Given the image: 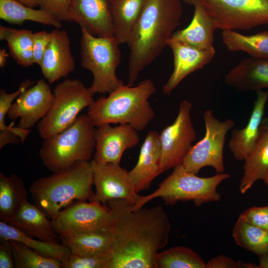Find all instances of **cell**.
I'll use <instances>...</instances> for the list:
<instances>
[{
	"label": "cell",
	"mask_w": 268,
	"mask_h": 268,
	"mask_svg": "<svg viewBox=\"0 0 268 268\" xmlns=\"http://www.w3.org/2000/svg\"><path fill=\"white\" fill-rule=\"evenodd\" d=\"M0 18L10 23L22 25L25 21H31L56 28H62L61 21L47 11L35 9L15 0H0Z\"/></svg>",
	"instance_id": "f1b7e54d"
},
{
	"label": "cell",
	"mask_w": 268,
	"mask_h": 268,
	"mask_svg": "<svg viewBox=\"0 0 268 268\" xmlns=\"http://www.w3.org/2000/svg\"><path fill=\"white\" fill-rule=\"evenodd\" d=\"M51 32L41 31L33 33V57L34 63L40 66L51 40Z\"/></svg>",
	"instance_id": "f35d334b"
},
{
	"label": "cell",
	"mask_w": 268,
	"mask_h": 268,
	"mask_svg": "<svg viewBox=\"0 0 268 268\" xmlns=\"http://www.w3.org/2000/svg\"><path fill=\"white\" fill-rule=\"evenodd\" d=\"M205 268H257V265L251 262L236 261L227 256L220 255L206 263Z\"/></svg>",
	"instance_id": "ab89813d"
},
{
	"label": "cell",
	"mask_w": 268,
	"mask_h": 268,
	"mask_svg": "<svg viewBox=\"0 0 268 268\" xmlns=\"http://www.w3.org/2000/svg\"><path fill=\"white\" fill-rule=\"evenodd\" d=\"M139 141L138 132L129 124L101 125L96 129L93 159L98 163L120 164L124 151L134 147Z\"/></svg>",
	"instance_id": "9a60e30c"
},
{
	"label": "cell",
	"mask_w": 268,
	"mask_h": 268,
	"mask_svg": "<svg viewBox=\"0 0 268 268\" xmlns=\"http://www.w3.org/2000/svg\"><path fill=\"white\" fill-rule=\"evenodd\" d=\"M156 91L149 79L134 86L121 85L107 97L94 100L87 114L98 127L104 124H129L138 132L143 131L154 119L155 112L148 99Z\"/></svg>",
	"instance_id": "3957f363"
},
{
	"label": "cell",
	"mask_w": 268,
	"mask_h": 268,
	"mask_svg": "<svg viewBox=\"0 0 268 268\" xmlns=\"http://www.w3.org/2000/svg\"><path fill=\"white\" fill-rule=\"evenodd\" d=\"M145 0H110L114 37L120 45L127 43Z\"/></svg>",
	"instance_id": "4316f807"
},
{
	"label": "cell",
	"mask_w": 268,
	"mask_h": 268,
	"mask_svg": "<svg viewBox=\"0 0 268 268\" xmlns=\"http://www.w3.org/2000/svg\"><path fill=\"white\" fill-rule=\"evenodd\" d=\"M10 241L0 238V268H15Z\"/></svg>",
	"instance_id": "60d3db41"
},
{
	"label": "cell",
	"mask_w": 268,
	"mask_h": 268,
	"mask_svg": "<svg viewBox=\"0 0 268 268\" xmlns=\"http://www.w3.org/2000/svg\"><path fill=\"white\" fill-rule=\"evenodd\" d=\"M54 100L49 85L43 79L24 90L13 102L7 116L9 119L19 118L17 127L28 130L49 112Z\"/></svg>",
	"instance_id": "5bb4252c"
},
{
	"label": "cell",
	"mask_w": 268,
	"mask_h": 268,
	"mask_svg": "<svg viewBox=\"0 0 268 268\" xmlns=\"http://www.w3.org/2000/svg\"><path fill=\"white\" fill-rule=\"evenodd\" d=\"M222 43L231 52H243L251 57L268 58V29L245 35L232 30L221 32Z\"/></svg>",
	"instance_id": "f546056e"
},
{
	"label": "cell",
	"mask_w": 268,
	"mask_h": 268,
	"mask_svg": "<svg viewBox=\"0 0 268 268\" xmlns=\"http://www.w3.org/2000/svg\"><path fill=\"white\" fill-rule=\"evenodd\" d=\"M232 236L240 247L259 257L268 254V231L237 219Z\"/></svg>",
	"instance_id": "1f68e13d"
},
{
	"label": "cell",
	"mask_w": 268,
	"mask_h": 268,
	"mask_svg": "<svg viewBox=\"0 0 268 268\" xmlns=\"http://www.w3.org/2000/svg\"><path fill=\"white\" fill-rule=\"evenodd\" d=\"M263 180L265 183L266 184V185L268 187V170L264 177Z\"/></svg>",
	"instance_id": "bcb514c9"
},
{
	"label": "cell",
	"mask_w": 268,
	"mask_h": 268,
	"mask_svg": "<svg viewBox=\"0 0 268 268\" xmlns=\"http://www.w3.org/2000/svg\"><path fill=\"white\" fill-rule=\"evenodd\" d=\"M10 241L15 268H62L61 261L44 257L20 242Z\"/></svg>",
	"instance_id": "e575fe53"
},
{
	"label": "cell",
	"mask_w": 268,
	"mask_h": 268,
	"mask_svg": "<svg viewBox=\"0 0 268 268\" xmlns=\"http://www.w3.org/2000/svg\"><path fill=\"white\" fill-rule=\"evenodd\" d=\"M80 27L81 65L93 75L89 90L93 96L110 94L124 84L116 72L121 62L120 44L114 37L95 36Z\"/></svg>",
	"instance_id": "52a82bcc"
},
{
	"label": "cell",
	"mask_w": 268,
	"mask_h": 268,
	"mask_svg": "<svg viewBox=\"0 0 268 268\" xmlns=\"http://www.w3.org/2000/svg\"><path fill=\"white\" fill-rule=\"evenodd\" d=\"M16 1L29 7H35L38 5L37 0H15Z\"/></svg>",
	"instance_id": "ee69618b"
},
{
	"label": "cell",
	"mask_w": 268,
	"mask_h": 268,
	"mask_svg": "<svg viewBox=\"0 0 268 268\" xmlns=\"http://www.w3.org/2000/svg\"><path fill=\"white\" fill-rule=\"evenodd\" d=\"M54 100L46 116L37 125L43 139L57 134L72 125L80 111L94 100L88 88L77 79H65L53 91Z\"/></svg>",
	"instance_id": "ba28073f"
},
{
	"label": "cell",
	"mask_w": 268,
	"mask_h": 268,
	"mask_svg": "<svg viewBox=\"0 0 268 268\" xmlns=\"http://www.w3.org/2000/svg\"><path fill=\"white\" fill-rule=\"evenodd\" d=\"M225 82L240 91L268 88V58L244 59L227 73Z\"/></svg>",
	"instance_id": "44dd1931"
},
{
	"label": "cell",
	"mask_w": 268,
	"mask_h": 268,
	"mask_svg": "<svg viewBox=\"0 0 268 268\" xmlns=\"http://www.w3.org/2000/svg\"><path fill=\"white\" fill-rule=\"evenodd\" d=\"M256 92L257 98L246 126L241 129L233 130L228 142L230 151L238 160H245L259 135L268 91Z\"/></svg>",
	"instance_id": "ffe728a7"
},
{
	"label": "cell",
	"mask_w": 268,
	"mask_h": 268,
	"mask_svg": "<svg viewBox=\"0 0 268 268\" xmlns=\"http://www.w3.org/2000/svg\"><path fill=\"white\" fill-rule=\"evenodd\" d=\"M216 29L246 30L268 24V0H199Z\"/></svg>",
	"instance_id": "30bf717a"
},
{
	"label": "cell",
	"mask_w": 268,
	"mask_h": 268,
	"mask_svg": "<svg viewBox=\"0 0 268 268\" xmlns=\"http://www.w3.org/2000/svg\"><path fill=\"white\" fill-rule=\"evenodd\" d=\"M33 33L28 29H17L0 25V39L7 42L10 55L23 67L32 66Z\"/></svg>",
	"instance_id": "4dcf8cb0"
},
{
	"label": "cell",
	"mask_w": 268,
	"mask_h": 268,
	"mask_svg": "<svg viewBox=\"0 0 268 268\" xmlns=\"http://www.w3.org/2000/svg\"><path fill=\"white\" fill-rule=\"evenodd\" d=\"M184 2L193 5L194 0H183Z\"/></svg>",
	"instance_id": "7dc6e473"
},
{
	"label": "cell",
	"mask_w": 268,
	"mask_h": 268,
	"mask_svg": "<svg viewBox=\"0 0 268 268\" xmlns=\"http://www.w3.org/2000/svg\"><path fill=\"white\" fill-rule=\"evenodd\" d=\"M69 11L73 21L91 34L114 37L108 0H73Z\"/></svg>",
	"instance_id": "ac0fdd59"
},
{
	"label": "cell",
	"mask_w": 268,
	"mask_h": 268,
	"mask_svg": "<svg viewBox=\"0 0 268 268\" xmlns=\"http://www.w3.org/2000/svg\"><path fill=\"white\" fill-rule=\"evenodd\" d=\"M259 258L260 262L257 268H268V254Z\"/></svg>",
	"instance_id": "7bdbcfd3"
},
{
	"label": "cell",
	"mask_w": 268,
	"mask_h": 268,
	"mask_svg": "<svg viewBox=\"0 0 268 268\" xmlns=\"http://www.w3.org/2000/svg\"><path fill=\"white\" fill-rule=\"evenodd\" d=\"M51 220L55 232L62 238L89 231L112 230L114 214L107 204L76 201L60 210Z\"/></svg>",
	"instance_id": "8fae6325"
},
{
	"label": "cell",
	"mask_w": 268,
	"mask_h": 268,
	"mask_svg": "<svg viewBox=\"0 0 268 268\" xmlns=\"http://www.w3.org/2000/svg\"><path fill=\"white\" fill-rule=\"evenodd\" d=\"M238 219L268 231V205L249 208L240 214Z\"/></svg>",
	"instance_id": "74e56055"
},
{
	"label": "cell",
	"mask_w": 268,
	"mask_h": 268,
	"mask_svg": "<svg viewBox=\"0 0 268 268\" xmlns=\"http://www.w3.org/2000/svg\"><path fill=\"white\" fill-rule=\"evenodd\" d=\"M230 178V174L224 173H216L209 177H199L186 171L181 163L174 168L154 192L140 196L133 207L140 208L156 198H161L167 205H173L179 201H192L198 207L205 203L218 201L221 195L217 192V188Z\"/></svg>",
	"instance_id": "8992f818"
},
{
	"label": "cell",
	"mask_w": 268,
	"mask_h": 268,
	"mask_svg": "<svg viewBox=\"0 0 268 268\" xmlns=\"http://www.w3.org/2000/svg\"><path fill=\"white\" fill-rule=\"evenodd\" d=\"M90 161H79L63 170L41 177L30 186L34 204L52 219L62 209L76 201H91L94 196Z\"/></svg>",
	"instance_id": "277c9868"
},
{
	"label": "cell",
	"mask_w": 268,
	"mask_h": 268,
	"mask_svg": "<svg viewBox=\"0 0 268 268\" xmlns=\"http://www.w3.org/2000/svg\"><path fill=\"white\" fill-rule=\"evenodd\" d=\"M106 204L114 214L113 245L107 268H155L156 255L167 244L171 231L163 207L135 209L122 199Z\"/></svg>",
	"instance_id": "6da1fadb"
},
{
	"label": "cell",
	"mask_w": 268,
	"mask_h": 268,
	"mask_svg": "<svg viewBox=\"0 0 268 268\" xmlns=\"http://www.w3.org/2000/svg\"><path fill=\"white\" fill-rule=\"evenodd\" d=\"M206 263L191 248L173 247L159 252L156 256L155 268H205Z\"/></svg>",
	"instance_id": "d6a6232c"
},
{
	"label": "cell",
	"mask_w": 268,
	"mask_h": 268,
	"mask_svg": "<svg viewBox=\"0 0 268 268\" xmlns=\"http://www.w3.org/2000/svg\"><path fill=\"white\" fill-rule=\"evenodd\" d=\"M261 126L264 128H268V117L263 119Z\"/></svg>",
	"instance_id": "f6af8a7d"
},
{
	"label": "cell",
	"mask_w": 268,
	"mask_h": 268,
	"mask_svg": "<svg viewBox=\"0 0 268 268\" xmlns=\"http://www.w3.org/2000/svg\"><path fill=\"white\" fill-rule=\"evenodd\" d=\"M161 161L159 134L156 131H150L141 146L136 165L129 171L137 193L148 189L152 181L163 173Z\"/></svg>",
	"instance_id": "d6986e66"
},
{
	"label": "cell",
	"mask_w": 268,
	"mask_h": 268,
	"mask_svg": "<svg viewBox=\"0 0 268 268\" xmlns=\"http://www.w3.org/2000/svg\"><path fill=\"white\" fill-rule=\"evenodd\" d=\"M28 201V192L22 180L14 174L0 172V221L9 223Z\"/></svg>",
	"instance_id": "d4e9b609"
},
{
	"label": "cell",
	"mask_w": 268,
	"mask_h": 268,
	"mask_svg": "<svg viewBox=\"0 0 268 268\" xmlns=\"http://www.w3.org/2000/svg\"><path fill=\"white\" fill-rule=\"evenodd\" d=\"M244 161L239 187L243 194L256 181L263 180L268 170V128L261 126L258 138Z\"/></svg>",
	"instance_id": "cb8c5ba5"
},
{
	"label": "cell",
	"mask_w": 268,
	"mask_h": 268,
	"mask_svg": "<svg viewBox=\"0 0 268 268\" xmlns=\"http://www.w3.org/2000/svg\"><path fill=\"white\" fill-rule=\"evenodd\" d=\"M37 80L26 79L12 93H7L4 89H0V143L5 145L12 141L15 134L19 136L23 131L18 127H14V122L8 126L5 123L7 113L14 100L26 89L34 84Z\"/></svg>",
	"instance_id": "836d02e7"
},
{
	"label": "cell",
	"mask_w": 268,
	"mask_h": 268,
	"mask_svg": "<svg viewBox=\"0 0 268 268\" xmlns=\"http://www.w3.org/2000/svg\"><path fill=\"white\" fill-rule=\"evenodd\" d=\"M203 119L205 134L192 146L182 164L186 171L195 175L206 166L212 167L216 173H224L223 149L226 135L235 123L231 119L219 120L211 110L204 111Z\"/></svg>",
	"instance_id": "9c48e42d"
},
{
	"label": "cell",
	"mask_w": 268,
	"mask_h": 268,
	"mask_svg": "<svg viewBox=\"0 0 268 268\" xmlns=\"http://www.w3.org/2000/svg\"><path fill=\"white\" fill-rule=\"evenodd\" d=\"M40 8L45 10L60 21L73 22L70 14L73 0H37Z\"/></svg>",
	"instance_id": "8d00e7d4"
},
{
	"label": "cell",
	"mask_w": 268,
	"mask_h": 268,
	"mask_svg": "<svg viewBox=\"0 0 268 268\" xmlns=\"http://www.w3.org/2000/svg\"><path fill=\"white\" fill-rule=\"evenodd\" d=\"M167 46L173 55V71L162 90L170 95L180 83L189 74L202 68L213 58L215 49H201L172 39Z\"/></svg>",
	"instance_id": "2e32d148"
},
{
	"label": "cell",
	"mask_w": 268,
	"mask_h": 268,
	"mask_svg": "<svg viewBox=\"0 0 268 268\" xmlns=\"http://www.w3.org/2000/svg\"><path fill=\"white\" fill-rule=\"evenodd\" d=\"M95 188L91 201L106 204L109 201L122 199L134 205L139 196L129 175L120 164L90 161Z\"/></svg>",
	"instance_id": "4fadbf2b"
},
{
	"label": "cell",
	"mask_w": 268,
	"mask_h": 268,
	"mask_svg": "<svg viewBox=\"0 0 268 268\" xmlns=\"http://www.w3.org/2000/svg\"><path fill=\"white\" fill-rule=\"evenodd\" d=\"M50 41L40 67L47 81L52 84L73 71L75 64L66 30L56 28L51 32Z\"/></svg>",
	"instance_id": "e0dca14e"
},
{
	"label": "cell",
	"mask_w": 268,
	"mask_h": 268,
	"mask_svg": "<svg viewBox=\"0 0 268 268\" xmlns=\"http://www.w3.org/2000/svg\"><path fill=\"white\" fill-rule=\"evenodd\" d=\"M0 238L20 242L39 254L57 259L63 263L70 258L71 253L63 244L41 240L29 237L10 224L0 221Z\"/></svg>",
	"instance_id": "83f0119b"
},
{
	"label": "cell",
	"mask_w": 268,
	"mask_h": 268,
	"mask_svg": "<svg viewBox=\"0 0 268 268\" xmlns=\"http://www.w3.org/2000/svg\"><path fill=\"white\" fill-rule=\"evenodd\" d=\"M111 254L89 256L71 254L69 259L63 263L62 268H107Z\"/></svg>",
	"instance_id": "d590c367"
},
{
	"label": "cell",
	"mask_w": 268,
	"mask_h": 268,
	"mask_svg": "<svg viewBox=\"0 0 268 268\" xmlns=\"http://www.w3.org/2000/svg\"><path fill=\"white\" fill-rule=\"evenodd\" d=\"M182 13L180 0H145L126 43L130 50L128 85H134L140 72L167 46Z\"/></svg>",
	"instance_id": "7a4b0ae2"
},
{
	"label": "cell",
	"mask_w": 268,
	"mask_h": 268,
	"mask_svg": "<svg viewBox=\"0 0 268 268\" xmlns=\"http://www.w3.org/2000/svg\"><path fill=\"white\" fill-rule=\"evenodd\" d=\"M194 13L190 24L174 33L172 39L201 49L214 48L215 24L199 0H194Z\"/></svg>",
	"instance_id": "7402d4cb"
},
{
	"label": "cell",
	"mask_w": 268,
	"mask_h": 268,
	"mask_svg": "<svg viewBox=\"0 0 268 268\" xmlns=\"http://www.w3.org/2000/svg\"><path fill=\"white\" fill-rule=\"evenodd\" d=\"M109 1H110V0H108Z\"/></svg>",
	"instance_id": "c3c4849f"
},
{
	"label": "cell",
	"mask_w": 268,
	"mask_h": 268,
	"mask_svg": "<svg viewBox=\"0 0 268 268\" xmlns=\"http://www.w3.org/2000/svg\"><path fill=\"white\" fill-rule=\"evenodd\" d=\"M8 224L29 237L59 243L61 237L55 232L51 219L28 201Z\"/></svg>",
	"instance_id": "603a6c76"
},
{
	"label": "cell",
	"mask_w": 268,
	"mask_h": 268,
	"mask_svg": "<svg viewBox=\"0 0 268 268\" xmlns=\"http://www.w3.org/2000/svg\"><path fill=\"white\" fill-rule=\"evenodd\" d=\"M95 131L87 114H83L67 129L43 139L39 156L45 167L54 173L77 161H89L95 151Z\"/></svg>",
	"instance_id": "5b68a950"
},
{
	"label": "cell",
	"mask_w": 268,
	"mask_h": 268,
	"mask_svg": "<svg viewBox=\"0 0 268 268\" xmlns=\"http://www.w3.org/2000/svg\"><path fill=\"white\" fill-rule=\"evenodd\" d=\"M61 238L71 254L79 256L111 253L113 245L112 230L89 231Z\"/></svg>",
	"instance_id": "484cf974"
},
{
	"label": "cell",
	"mask_w": 268,
	"mask_h": 268,
	"mask_svg": "<svg viewBox=\"0 0 268 268\" xmlns=\"http://www.w3.org/2000/svg\"><path fill=\"white\" fill-rule=\"evenodd\" d=\"M192 108L191 102L187 100L181 101L174 121L159 134L163 173L182 163L196 139L191 117Z\"/></svg>",
	"instance_id": "7c38bea8"
},
{
	"label": "cell",
	"mask_w": 268,
	"mask_h": 268,
	"mask_svg": "<svg viewBox=\"0 0 268 268\" xmlns=\"http://www.w3.org/2000/svg\"><path fill=\"white\" fill-rule=\"evenodd\" d=\"M9 56V54L6 52L4 49L0 50V67L3 68L5 66V64L7 62V59Z\"/></svg>",
	"instance_id": "b9f144b4"
}]
</instances>
